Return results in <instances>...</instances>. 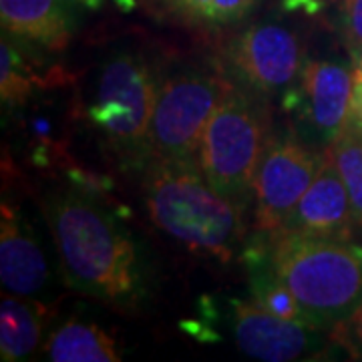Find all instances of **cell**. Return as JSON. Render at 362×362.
I'll return each instance as SVG.
<instances>
[{
  "label": "cell",
  "instance_id": "cell-2",
  "mask_svg": "<svg viewBox=\"0 0 362 362\" xmlns=\"http://www.w3.org/2000/svg\"><path fill=\"white\" fill-rule=\"evenodd\" d=\"M143 194L161 232L221 262L235 256L244 238V207L209 185L197 159L153 156L145 163Z\"/></svg>",
  "mask_w": 362,
  "mask_h": 362
},
{
  "label": "cell",
  "instance_id": "cell-4",
  "mask_svg": "<svg viewBox=\"0 0 362 362\" xmlns=\"http://www.w3.org/2000/svg\"><path fill=\"white\" fill-rule=\"evenodd\" d=\"M157 83L141 54L117 52L101 69L89 123L123 163L145 165L151 153Z\"/></svg>",
  "mask_w": 362,
  "mask_h": 362
},
{
  "label": "cell",
  "instance_id": "cell-7",
  "mask_svg": "<svg viewBox=\"0 0 362 362\" xmlns=\"http://www.w3.org/2000/svg\"><path fill=\"white\" fill-rule=\"evenodd\" d=\"M221 63L235 87L266 97L292 89L306 61L292 28L264 21L233 35L221 49Z\"/></svg>",
  "mask_w": 362,
  "mask_h": 362
},
{
  "label": "cell",
  "instance_id": "cell-15",
  "mask_svg": "<svg viewBox=\"0 0 362 362\" xmlns=\"http://www.w3.org/2000/svg\"><path fill=\"white\" fill-rule=\"evenodd\" d=\"M45 354L52 362H119L115 338L97 324L69 320L52 332Z\"/></svg>",
  "mask_w": 362,
  "mask_h": 362
},
{
  "label": "cell",
  "instance_id": "cell-12",
  "mask_svg": "<svg viewBox=\"0 0 362 362\" xmlns=\"http://www.w3.org/2000/svg\"><path fill=\"white\" fill-rule=\"evenodd\" d=\"M51 272L39 242L16 207L2 202L0 209V280L16 296H37L49 284Z\"/></svg>",
  "mask_w": 362,
  "mask_h": 362
},
{
  "label": "cell",
  "instance_id": "cell-21",
  "mask_svg": "<svg viewBox=\"0 0 362 362\" xmlns=\"http://www.w3.org/2000/svg\"><path fill=\"white\" fill-rule=\"evenodd\" d=\"M349 123L362 127V69L354 66L352 71V95H350Z\"/></svg>",
  "mask_w": 362,
  "mask_h": 362
},
{
  "label": "cell",
  "instance_id": "cell-8",
  "mask_svg": "<svg viewBox=\"0 0 362 362\" xmlns=\"http://www.w3.org/2000/svg\"><path fill=\"white\" fill-rule=\"evenodd\" d=\"M324 153L288 135L268 139L254 180V218L259 233H276L284 228L316 177Z\"/></svg>",
  "mask_w": 362,
  "mask_h": 362
},
{
  "label": "cell",
  "instance_id": "cell-22",
  "mask_svg": "<svg viewBox=\"0 0 362 362\" xmlns=\"http://www.w3.org/2000/svg\"><path fill=\"white\" fill-rule=\"evenodd\" d=\"M78 4H83V6H87V8H99L101 4H103V0H75Z\"/></svg>",
  "mask_w": 362,
  "mask_h": 362
},
{
  "label": "cell",
  "instance_id": "cell-13",
  "mask_svg": "<svg viewBox=\"0 0 362 362\" xmlns=\"http://www.w3.org/2000/svg\"><path fill=\"white\" fill-rule=\"evenodd\" d=\"M6 35L47 51H63L73 37V14L66 0H0Z\"/></svg>",
  "mask_w": 362,
  "mask_h": 362
},
{
  "label": "cell",
  "instance_id": "cell-19",
  "mask_svg": "<svg viewBox=\"0 0 362 362\" xmlns=\"http://www.w3.org/2000/svg\"><path fill=\"white\" fill-rule=\"evenodd\" d=\"M337 26L349 51L362 47V0H338Z\"/></svg>",
  "mask_w": 362,
  "mask_h": 362
},
{
  "label": "cell",
  "instance_id": "cell-17",
  "mask_svg": "<svg viewBox=\"0 0 362 362\" xmlns=\"http://www.w3.org/2000/svg\"><path fill=\"white\" fill-rule=\"evenodd\" d=\"M330 153L349 192L354 228L362 230V127L349 123L330 145Z\"/></svg>",
  "mask_w": 362,
  "mask_h": 362
},
{
  "label": "cell",
  "instance_id": "cell-14",
  "mask_svg": "<svg viewBox=\"0 0 362 362\" xmlns=\"http://www.w3.org/2000/svg\"><path fill=\"white\" fill-rule=\"evenodd\" d=\"M262 0H143L145 11L159 21L192 30H221L240 25Z\"/></svg>",
  "mask_w": 362,
  "mask_h": 362
},
{
  "label": "cell",
  "instance_id": "cell-10",
  "mask_svg": "<svg viewBox=\"0 0 362 362\" xmlns=\"http://www.w3.org/2000/svg\"><path fill=\"white\" fill-rule=\"evenodd\" d=\"M233 337L250 358L292 362L314 358L326 346L322 330L310 324L286 320L256 300H232Z\"/></svg>",
  "mask_w": 362,
  "mask_h": 362
},
{
  "label": "cell",
  "instance_id": "cell-5",
  "mask_svg": "<svg viewBox=\"0 0 362 362\" xmlns=\"http://www.w3.org/2000/svg\"><path fill=\"white\" fill-rule=\"evenodd\" d=\"M266 143L259 109L247 90L230 83L204 131L197 163L218 194L246 207Z\"/></svg>",
  "mask_w": 362,
  "mask_h": 362
},
{
  "label": "cell",
  "instance_id": "cell-3",
  "mask_svg": "<svg viewBox=\"0 0 362 362\" xmlns=\"http://www.w3.org/2000/svg\"><path fill=\"white\" fill-rule=\"evenodd\" d=\"M272 270L322 330L349 320L362 306V246L306 233H266Z\"/></svg>",
  "mask_w": 362,
  "mask_h": 362
},
{
  "label": "cell",
  "instance_id": "cell-23",
  "mask_svg": "<svg viewBox=\"0 0 362 362\" xmlns=\"http://www.w3.org/2000/svg\"><path fill=\"white\" fill-rule=\"evenodd\" d=\"M352 54V61H354V66H358V69H362V47L361 49H356V51L350 52Z\"/></svg>",
  "mask_w": 362,
  "mask_h": 362
},
{
  "label": "cell",
  "instance_id": "cell-6",
  "mask_svg": "<svg viewBox=\"0 0 362 362\" xmlns=\"http://www.w3.org/2000/svg\"><path fill=\"white\" fill-rule=\"evenodd\" d=\"M228 85L194 66L161 81L151 119V153L163 159H197L204 131Z\"/></svg>",
  "mask_w": 362,
  "mask_h": 362
},
{
  "label": "cell",
  "instance_id": "cell-1",
  "mask_svg": "<svg viewBox=\"0 0 362 362\" xmlns=\"http://www.w3.org/2000/svg\"><path fill=\"white\" fill-rule=\"evenodd\" d=\"M65 282L117 308L145 296V274L135 240L89 194L59 187L42 199Z\"/></svg>",
  "mask_w": 362,
  "mask_h": 362
},
{
  "label": "cell",
  "instance_id": "cell-11",
  "mask_svg": "<svg viewBox=\"0 0 362 362\" xmlns=\"http://www.w3.org/2000/svg\"><path fill=\"white\" fill-rule=\"evenodd\" d=\"M352 228L354 221L349 192L328 149L310 187L302 195L280 232L350 240Z\"/></svg>",
  "mask_w": 362,
  "mask_h": 362
},
{
  "label": "cell",
  "instance_id": "cell-16",
  "mask_svg": "<svg viewBox=\"0 0 362 362\" xmlns=\"http://www.w3.org/2000/svg\"><path fill=\"white\" fill-rule=\"evenodd\" d=\"M42 314L39 304L25 296L2 298L0 304V356L4 362L26 361L39 349Z\"/></svg>",
  "mask_w": 362,
  "mask_h": 362
},
{
  "label": "cell",
  "instance_id": "cell-18",
  "mask_svg": "<svg viewBox=\"0 0 362 362\" xmlns=\"http://www.w3.org/2000/svg\"><path fill=\"white\" fill-rule=\"evenodd\" d=\"M39 78L26 63L25 54L14 47L6 35L0 42V95L8 105H23Z\"/></svg>",
  "mask_w": 362,
  "mask_h": 362
},
{
  "label": "cell",
  "instance_id": "cell-20",
  "mask_svg": "<svg viewBox=\"0 0 362 362\" xmlns=\"http://www.w3.org/2000/svg\"><path fill=\"white\" fill-rule=\"evenodd\" d=\"M330 340L338 342L344 350H349L352 358H362V306L349 320H344L330 330Z\"/></svg>",
  "mask_w": 362,
  "mask_h": 362
},
{
  "label": "cell",
  "instance_id": "cell-9",
  "mask_svg": "<svg viewBox=\"0 0 362 362\" xmlns=\"http://www.w3.org/2000/svg\"><path fill=\"white\" fill-rule=\"evenodd\" d=\"M352 71L334 59L306 61L300 85L288 93L284 107L296 113L314 141L332 145L349 125Z\"/></svg>",
  "mask_w": 362,
  "mask_h": 362
}]
</instances>
